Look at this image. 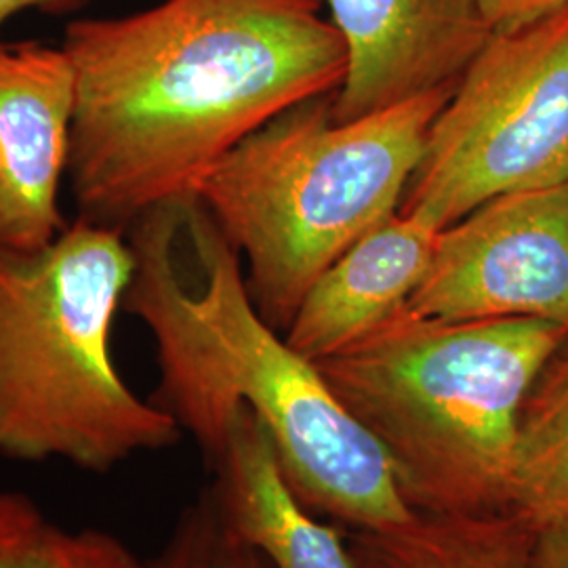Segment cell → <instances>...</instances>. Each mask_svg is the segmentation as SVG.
<instances>
[{
  "mask_svg": "<svg viewBox=\"0 0 568 568\" xmlns=\"http://www.w3.org/2000/svg\"><path fill=\"white\" fill-rule=\"evenodd\" d=\"M323 0H164L68 26L77 110L68 178L79 220L124 232L192 192L255 129L337 93L344 39Z\"/></svg>",
  "mask_w": 568,
  "mask_h": 568,
  "instance_id": "1",
  "label": "cell"
},
{
  "mask_svg": "<svg viewBox=\"0 0 568 568\" xmlns=\"http://www.w3.org/2000/svg\"><path fill=\"white\" fill-rule=\"evenodd\" d=\"M133 274L122 310L156 342L152 403L209 462L246 406L272 436L305 508L352 530H386L417 511L379 445L335 398L318 366L295 352L251 302L239 251L194 192L145 209L124 230Z\"/></svg>",
  "mask_w": 568,
  "mask_h": 568,
  "instance_id": "2",
  "label": "cell"
},
{
  "mask_svg": "<svg viewBox=\"0 0 568 568\" xmlns=\"http://www.w3.org/2000/svg\"><path fill=\"white\" fill-rule=\"evenodd\" d=\"M567 342L548 321H445L403 307L316 366L384 450L410 508L485 516L509 509L523 406Z\"/></svg>",
  "mask_w": 568,
  "mask_h": 568,
  "instance_id": "3",
  "label": "cell"
},
{
  "mask_svg": "<svg viewBox=\"0 0 568 568\" xmlns=\"http://www.w3.org/2000/svg\"><path fill=\"white\" fill-rule=\"evenodd\" d=\"M455 89L337 122L335 93L276 114L192 187L246 260L251 302L286 333L305 293L403 204L432 122Z\"/></svg>",
  "mask_w": 568,
  "mask_h": 568,
  "instance_id": "4",
  "label": "cell"
},
{
  "mask_svg": "<svg viewBox=\"0 0 568 568\" xmlns=\"http://www.w3.org/2000/svg\"><path fill=\"white\" fill-rule=\"evenodd\" d=\"M131 274L124 232L84 220L39 251H0V457L102 474L180 440L112 361Z\"/></svg>",
  "mask_w": 568,
  "mask_h": 568,
  "instance_id": "5",
  "label": "cell"
},
{
  "mask_svg": "<svg viewBox=\"0 0 568 568\" xmlns=\"http://www.w3.org/2000/svg\"><path fill=\"white\" fill-rule=\"evenodd\" d=\"M568 182V4L495 30L432 122L398 211L445 230L497 196Z\"/></svg>",
  "mask_w": 568,
  "mask_h": 568,
  "instance_id": "6",
  "label": "cell"
},
{
  "mask_svg": "<svg viewBox=\"0 0 568 568\" xmlns=\"http://www.w3.org/2000/svg\"><path fill=\"white\" fill-rule=\"evenodd\" d=\"M406 307L445 321L537 318L568 333V182L497 196L445 227Z\"/></svg>",
  "mask_w": 568,
  "mask_h": 568,
  "instance_id": "7",
  "label": "cell"
},
{
  "mask_svg": "<svg viewBox=\"0 0 568 568\" xmlns=\"http://www.w3.org/2000/svg\"><path fill=\"white\" fill-rule=\"evenodd\" d=\"M344 39L337 122L455 89L495 32L478 0H323Z\"/></svg>",
  "mask_w": 568,
  "mask_h": 568,
  "instance_id": "8",
  "label": "cell"
},
{
  "mask_svg": "<svg viewBox=\"0 0 568 568\" xmlns=\"http://www.w3.org/2000/svg\"><path fill=\"white\" fill-rule=\"evenodd\" d=\"M77 77L61 47L0 42V251L53 243L68 173Z\"/></svg>",
  "mask_w": 568,
  "mask_h": 568,
  "instance_id": "9",
  "label": "cell"
},
{
  "mask_svg": "<svg viewBox=\"0 0 568 568\" xmlns=\"http://www.w3.org/2000/svg\"><path fill=\"white\" fill-rule=\"evenodd\" d=\"M440 232L419 215L396 211L316 278L284 339L316 363L386 323L424 283Z\"/></svg>",
  "mask_w": 568,
  "mask_h": 568,
  "instance_id": "10",
  "label": "cell"
},
{
  "mask_svg": "<svg viewBox=\"0 0 568 568\" xmlns=\"http://www.w3.org/2000/svg\"><path fill=\"white\" fill-rule=\"evenodd\" d=\"M206 464L225 525L270 567L356 568L339 530L314 518L288 487L270 432L246 406L234 410Z\"/></svg>",
  "mask_w": 568,
  "mask_h": 568,
  "instance_id": "11",
  "label": "cell"
},
{
  "mask_svg": "<svg viewBox=\"0 0 568 568\" xmlns=\"http://www.w3.org/2000/svg\"><path fill=\"white\" fill-rule=\"evenodd\" d=\"M539 525L516 509L485 516L419 514L403 527L354 530L356 568H532Z\"/></svg>",
  "mask_w": 568,
  "mask_h": 568,
  "instance_id": "12",
  "label": "cell"
},
{
  "mask_svg": "<svg viewBox=\"0 0 568 568\" xmlns=\"http://www.w3.org/2000/svg\"><path fill=\"white\" fill-rule=\"evenodd\" d=\"M509 509L568 525V342L549 361L520 413Z\"/></svg>",
  "mask_w": 568,
  "mask_h": 568,
  "instance_id": "13",
  "label": "cell"
},
{
  "mask_svg": "<svg viewBox=\"0 0 568 568\" xmlns=\"http://www.w3.org/2000/svg\"><path fill=\"white\" fill-rule=\"evenodd\" d=\"M154 568H272L264 556L225 525L217 504L206 488L183 509Z\"/></svg>",
  "mask_w": 568,
  "mask_h": 568,
  "instance_id": "14",
  "label": "cell"
},
{
  "mask_svg": "<svg viewBox=\"0 0 568 568\" xmlns=\"http://www.w3.org/2000/svg\"><path fill=\"white\" fill-rule=\"evenodd\" d=\"M34 568H154L112 532L100 528L63 530L49 525Z\"/></svg>",
  "mask_w": 568,
  "mask_h": 568,
  "instance_id": "15",
  "label": "cell"
},
{
  "mask_svg": "<svg viewBox=\"0 0 568 568\" xmlns=\"http://www.w3.org/2000/svg\"><path fill=\"white\" fill-rule=\"evenodd\" d=\"M49 523L37 504L0 490V568H34Z\"/></svg>",
  "mask_w": 568,
  "mask_h": 568,
  "instance_id": "16",
  "label": "cell"
},
{
  "mask_svg": "<svg viewBox=\"0 0 568 568\" xmlns=\"http://www.w3.org/2000/svg\"><path fill=\"white\" fill-rule=\"evenodd\" d=\"M567 4L568 0H478V7L493 30L518 28Z\"/></svg>",
  "mask_w": 568,
  "mask_h": 568,
  "instance_id": "17",
  "label": "cell"
},
{
  "mask_svg": "<svg viewBox=\"0 0 568 568\" xmlns=\"http://www.w3.org/2000/svg\"><path fill=\"white\" fill-rule=\"evenodd\" d=\"M532 568H568V525L548 523L539 528Z\"/></svg>",
  "mask_w": 568,
  "mask_h": 568,
  "instance_id": "18",
  "label": "cell"
},
{
  "mask_svg": "<svg viewBox=\"0 0 568 568\" xmlns=\"http://www.w3.org/2000/svg\"><path fill=\"white\" fill-rule=\"evenodd\" d=\"M91 0H0V28L2 23L18 16L21 11H42V13H51V16H63V13H72L79 11L84 4H89Z\"/></svg>",
  "mask_w": 568,
  "mask_h": 568,
  "instance_id": "19",
  "label": "cell"
}]
</instances>
